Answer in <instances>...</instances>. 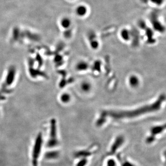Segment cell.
Returning <instances> with one entry per match:
<instances>
[{"mask_svg":"<svg viewBox=\"0 0 166 166\" xmlns=\"http://www.w3.org/2000/svg\"><path fill=\"white\" fill-rule=\"evenodd\" d=\"M165 99V97L164 95H162L160 96L157 100L152 104L147 105L139 108L129 111H104L102 114V116L100 118L105 119L106 117L108 116L114 119H118L136 117L144 115V114L155 112L159 110Z\"/></svg>","mask_w":166,"mask_h":166,"instance_id":"1","label":"cell"},{"mask_svg":"<svg viewBox=\"0 0 166 166\" xmlns=\"http://www.w3.org/2000/svg\"><path fill=\"white\" fill-rule=\"evenodd\" d=\"M165 129V126H156L152 127L150 131V134L146 137L145 142L147 144L150 145L155 142L157 136L162 133Z\"/></svg>","mask_w":166,"mask_h":166,"instance_id":"2","label":"cell"},{"mask_svg":"<svg viewBox=\"0 0 166 166\" xmlns=\"http://www.w3.org/2000/svg\"><path fill=\"white\" fill-rule=\"evenodd\" d=\"M124 138L123 136L119 135L116 137L112 145H111L107 155L108 156H112L117 153L124 143Z\"/></svg>","mask_w":166,"mask_h":166,"instance_id":"3","label":"cell"},{"mask_svg":"<svg viewBox=\"0 0 166 166\" xmlns=\"http://www.w3.org/2000/svg\"><path fill=\"white\" fill-rule=\"evenodd\" d=\"M42 142L43 140L41 134H39L36 138L33 151V166H38V158L41 150Z\"/></svg>","mask_w":166,"mask_h":166,"instance_id":"4","label":"cell"},{"mask_svg":"<svg viewBox=\"0 0 166 166\" xmlns=\"http://www.w3.org/2000/svg\"><path fill=\"white\" fill-rule=\"evenodd\" d=\"M95 151L96 150H94L93 148H87L75 152L74 154V156L78 159L84 158L89 159L90 157L94 155Z\"/></svg>","mask_w":166,"mask_h":166,"instance_id":"5","label":"cell"},{"mask_svg":"<svg viewBox=\"0 0 166 166\" xmlns=\"http://www.w3.org/2000/svg\"><path fill=\"white\" fill-rule=\"evenodd\" d=\"M150 21L155 31L160 33H163L164 31V27L158 20V16L155 13H154L151 15Z\"/></svg>","mask_w":166,"mask_h":166,"instance_id":"6","label":"cell"},{"mask_svg":"<svg viewBox=\"0 0 166 166\" xmlns=\"http://www.w3.org/2000/svg\"><path fill=\"white\" fill-rule=\"evenodd\" d=\"M118 159L121 166H137L134 163L127 159L123 158L121 155H118Z\"/></svg>","mask_w":166,"mask_h":166,"instance_id":"7","label":"cell"},{"mask_svg":"<svg viewBox=\"0 0 166 166\" xmlns=\"http://www.w3.org/2000/svg\"><path fill=\"white\" fill-rule=\"evenodd\" d=\"M87 12H88V9L85 6H79L78 7L76 8V14L79 16H84L86 15Z\"/></svg>","mask_w":166,"mask_h":166,"instance_id":"8","label":"cell"},{"mask_svg":"<svg viewBox=\"0 0 166 166\" xmlns=\"http://www.w3.org/2000/svg\"><path fill=\"white\" fill-rule=\"evenodd\" d=\"M129 83L131 86L133 88H135L139 86V78L135 75L130 76L129 79Z\"/></svg>","mask_w":166,"mask_h":166,"instance_id":"9","label":"cell"},{"mask_svg":"<svg viewBox=\"0 0 166 166\" xmlns=\"http://www.w3.org/2000/svg\"><path fill=\"white\" fill-rule=\"evenodd\" d=\"M121 36L123 40L127 41L130 40L131 38V31L127 29H123L121 30Z\"/></svg>","mask_w":166,"mask_h":166,"instance_id":"10","label":"cell"},{"mask_svg":"<svg viewBox=\"0 0 166 166\" xmlns=\"http://www.w3.org/2000/svg\"><path fill=\"white\" fill-rule=\"evenodd\" d=\"M60 153L58 151H52L46 153L45 157L47 159H54L58 158Z\"/></svg>","mask_w":166,"mask_h":166,"instance_id":"11","label":"cell"},{"mask_svg":"<svg viewBox=\"0 0 166 166\" xmlns=\"http://www.w3.org/2000/svg\"><path fill=\"white\" fill-rule=\"evenodd\" d=\"M61 25L64 29H68L71 25V22L70 19L67 18H63L61 21Z\"/></svg>","mask_w":166,"mask_h":166,"instance_id":"12","label":"cell"},{"mask_svg":"<svg viewBox=\"0 0 166 166\" xmlns=\"http://www.w3.org/2000/svg\"><path fill=\"white\" fill-rule=\"evenodd\" d=\"M146 30V36L148 38V41L150 42V43H153L155 42L153 39V32L152 31L151 29H150V28H147L145 29Z\"/></svg>","mask_w":166,"mask_h":166,"instance_id":"13","label":"cell"},{"mask_svg":"<svg viewBox=\"0 0 166 166\" xmlns=\"http://www.w3.org/2000/svg\"><path fill=\"white\" fill-rule=\"evenodd\" d=\"M88 68V64L85 62H80L77 65V69L79 71H85Z\"/></svg>","mask_w":166,"mask_h":166,"instance_id":"14","label":"cell"},{"mask_svg":"<svg viewBox=\"0 0 166 166\" xmlns=\"http://www.w3.org/2000/svg\"><path fill=\"white\" fill-rule=\"evenodd\" d=\"M89 163V159L87 158H80L77 163L76 166H87Z\"/></svg>","mask_w":166,"mask_h":166,"instance_id":"15","label":"cell"},{"mask_svg":"<svg viewBox=\"0 0 166 166\" xmlns=\"http://www.w3.org/2000/svg\"><path fill=\"white\" fill-rule=\"evenodd\" d=\"M91 89V85L88 82H84L81 85V89L85 92H88Z\"/></svg>","mask_w":166,"mask_h":166,"instance_id":"16","label":"cell"},{"mask_svg":"<svg viewBox=\"0 0 166 166\" xmlns=\"http://www.w3.org/2000/svg\"><path fill=\"white\" fill-rule=\"evenodd\" d=\"M58 145V141L57 139H50L47 144V146L51 148L57 146Z\"/></svg>","mask_w":166,"mask_h":166,"instance_id":"17","label":"cell"},{"mask_svg":"<svg viewBox=\"0 0 166 166\" xmlns=\"http://www.w3.org/2000/svg\"><path fill=\"white\" fill-rule=\"evenodd\" d=\"M90 45L92 49H96L99 46V43L98 40L93 38L90 40Z\"/></svg>","mask_w":166,"mask_h":166,"instance_id":"18","label":"cell"},{"mask_svg":"<svg viewBox=\"0 0 166 166\" xmlns=\"http://www.w3.org/2000/svg\"><path fill=\"white\" fill-rule=\"evenodd\" d=\"M105 166H117V162L114 159L109 158L107 161Z\"/></svg>","mask_w":166,"mask_h":166,"instance_id":"19","label":"cell"},{"mask_svg":"<svg viewBox=\"0 0 166 166\" xmlns=\"http://www.w3.org/2000/svg\"><path fill=\"white\" fill-rule=\"evenodd\" d=\"M152 3L155 4L156 5H161L163 2V0H149Z\"/></svg>","mask_w":166,"mask_h":166,"instance_id":"20","label":"cell"},{"mask_svg":"<svg viewBox=\"0 0 166 166\" xmlns=\"http://www.w3.org/2000/svg\"><path fill=\"white\" fill-rule=\"evenodd\" d=\"M139 26L140 28H141L142 29H143V30L145 29L146 27H147V26H146L147 25H146V23H145V21H142V20H141L139 22Z\"/></svg>","mask_w":166,"mask_h":166,"instance_id":"21","label":"cell"},{"mask_svg":"<svg viewBox=\"0 0 166 166\" xmlns=\"http://www.w3.org/2000/svg\"><path fill=\"white\" fill-rule=\"evenodd\" d=\"M72 35V31L71 30L69 29H66V31L64 33V35L66 38H70Z\"/></svg>","mask_w":166,"mask_h":166,"instance_id":"22","label":"cell"},{"mask_svg":"<svg viewBox=\"0 0 166 166\" xmlns=\"http://www.w3.org/2000/svg\"><path fill=\"white\" fill-rule=\"evenodd\" d=\"M69 98H70V96L66 94V95H63L62 98V100H63V101L67 102L69 100Z\"/></svg>","mask_w":166,"mask_h":166,"instance_id":"23","label":"cell"},{"mask_svg":"<svg viewBox=\"0 0 166 166\" xmlns=\"http://www.w3.org/2000/svg\"><path fill=\"white\" fill-rule=\"evenodd\" d=\"M148 1L149 0H142V1L144 2V3H147L148 2Z\"/></svg>","mask_w":166,"mask_h":166,"instance_id":"24","label":"cell"}]
</instances>
